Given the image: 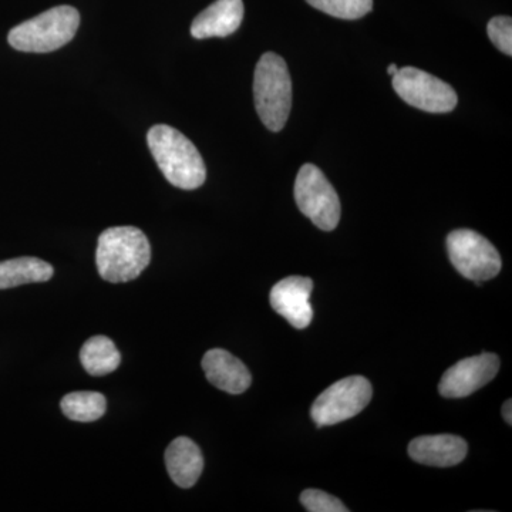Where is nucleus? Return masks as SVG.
<instances>
[{
    "instance_id": "obj_17",
    "label": "nucleus",
    "mask_w": 512,
    "mask_h": 512,
    "mask_svg": "<svg viewBox=\"0 0 512 512\" xmlns=\"http://www.w3.org/2000/svg\"><path fill=\"white\" fill-rule=\"evenodd\" d=\"M60 407L67 419L92 423L106 413L107 400L99 392H73L63 397Z\"/></svg>"
},
{
    "instance_id": "obj_13",
    "label": "nucleus",
    "mask_w": 512,
    "mask_h": 512,
    "mask_svg": "<svg viewBox=\"0 0 512 512\" xmlns=\"http://www.w3.org/2000/svg\"><path fill=\"white\" fill-rule=\"evenodd\" d=\"M242 20H244L242 0H217L194 19L191 35L195 39L227 37L237 32Z\"/></svg>"
},
{
    "instance_id": "obj_2",
    "label": "nucleus",
    "mask_w": 512,
    "mask_h": 512,
    "mask_svg": "<svg viewBox=\"0 0 512 512\" xmlns=\"http://www.w3.org/2000/svg\"><path fill=\"white\" fill-rule=\"evenodd\" d=\"M151 245L141 229L114 227L101 232L97 242V271L104 281H134L150 265Z\"/></svg>"
},
{
    "instance_id": "obj_20",
    "label": "nucleus",
    "mask_w": 512,
    "mask_h": 512,
    "mask_svg": "<svg viewBox=\"0 0 512 512\" xmlns=\"http://www.w3.org/2000/svg\"><path fill=\"white\" fill-rule=\"evenodd\" d=\"M488 37L504 55L512 56V19L510 16H497L487 26Z\"/></svg>"
},
{
    "instance_id": "obj_10",
    "label": "nucleus",
    "mask_w": 512,
    "mask_h": 512,
    "mask_svg": "<svg viewBox=\"0 0 512 512\" xmlns=\"http://www.w3.org/2000/svg\"><path fill=\"white\" fill-rule=\"evenodd\" d=\"M313 281L305 276H288L272 288L271 306L296 329L311 325Z\"/></svg>"
},
{
    "instance_id": "obj_6",
    "label": "nucleus",
    "mask_w": 512,
    "mask_h": 512,
    "mask_svg": "<svg viewBox=\"0 0 512 512\" xmlns=\"http://www.w3.org/2000/svg\"><path fill=\"white\" fill-rule=\"evenodd\" d=\"M447 251L454 268L477 284L495 278L503 266L494 245L471 229H456L448 234Z\"/></svg>"
},
{
    "instance_id": "obj_12",
    "label": "nucleus",
    "mask_w": 512,
    "mask_h": 512,
    "mask_svg": "<svg viewBox=\"0 0 512 512\" xmlns=\"http://www.w3.org/2000/svg\"><path fill=\"white\" fill-rule=\"evenodd\" d=\"M466 441L451 434L421 436L409 444V454L416 463L430 467H453L467 457Z\"/></svg>"
},
{
    "instance_id": "obj_16",
    "label": "nucleus",
    "mask_w": 512,
    "mask_h": 512,
    "mask_svg": "<svg viewBox=\"0 0 512 512\" xmlns=\"http://www.w3.org/2000/svg\"><path fill=\"white\" fill-rule=\"evenodd\" d=\"M80 362L89 375L106 376L119 369L121 355L113 340L107 336H93L80 350Z\"/></svg>"
},
{
    "instance_id": "obj_5",
    "label": "nucleus",
    "mask_w": 512,
    "mask_h": 512,
    "mask_svg": "<svg viewBox=\"0 0 512 512\" xmlns=\"http://www.w3.org/2000/svg\"><path fill=\"white\" fill-rule=\"evenodd\" d=\"M295 201L299 211L322 231H333L340 221L338 192L320 168L305 164L295 181Z\"/></svg>"
},
{
    "instance_id": "obj_21",
    "label": "nucleus",
    "mask_w": 512,
    "mask_h": 512,
    "mask_svg": "<svg viewBox=\"0 0 512 512\" xmlns=\"http://www.w3.org/2000/svg\"><path fill=\"white\" fill-rule=\"evenodd\" d=\"M512 402L511 400H507V402L504 403L503 406V417L504 420L507 421L508 424H512Z\"/></svg>"
},
{
    "instance_id": "obj_4",
    "label": "nucleus",
    "mask_w": 512,
    "mask_h": 512,
    "mask_svg": "<svg viewBox=\"0 0 512 512\" xmlns=\"http://www.w3.org/2000/svg\"><path fill=\"white\" fill-rule=\"evenodd\" d=\"M79 26V10L72 6H56L10 30L8 42L19 52H55L72 42Z\"/></svg>"
},
{
    "instance_id": "obj_1",
    "label": "nucleus",
    "mask_w": 512,
    "mask_h": 512,
    "mask_svg": "<svg viewBox=\"0 0 512 512\" xmlns=\"http://www.w3.org/2000/svg\"><path fill=\"white\" fill-rule=\"evenodd\" d=\"M147 143L168 183L188 191L205 183L207 168L200 151L177 128L157 124L148 131Z\"/></svg>"
},
{
    "instance_id": "obj_8",
    "label": "nucleus",
    "mask_w": 512,
    "mask_h": 512,
    "mask_svg": "<svg viewBox=\"0 0 512 512\" xmlns=\"http://www.w3.org/2000/svg\"><path fill=\"white\" fill-rule=\"evenodd\" d=\"M393 89L400 99L427 113H450L458 97L450 84L416 67H403L393 76Z\"/></svg>"
},
{
    "instance_id": "obj_11",
    "label": "nucleus",
    "mask_w": 512,
    "mask_h": 512,
    "mask_svg": "<svg viewBox=\"0 0 512 512\" xmlns=\"http://www.w3.org/2000/svg\"><path fill=\"white\" fill-rule=\"evenodd\" d=\"M202 369L212 386L229 394L245 393L252 383L248 367L224 349L208 350L202 359Z\"/></svg>"
},
{
    "instance_id": "obj_9",
    "label": "nucleus",
    "mask_w": 512,
    "mask_h": 512,
    "mask_svg": "<svg viewBox=\"0 0 512 512\" xmlns=\"http://www.w3.org/2000/svg\"><path fill=\"white\" fill-rule=\"evenodd\" d=\"M500 370V359L494 353H481L460 360L441 377L439 392L447 399H460L483 389Z\"/></svg>"
},
{
    "instance_id": "obj_22",
    "label": "nucleus",
    "mask_w": 512,
    "mask_h": 512,
    "mask_svg": "<svg viewBox=\"0 0 512 512\" xmlns=\"http://www.w3.org/2000/svg\"><path fill=\"white\" fill-rule=\"evenodd\" d=\"M397 70H399V67H397L396 64H390L389 69H387V73H389L390 76H394V74L397 73Z\"/></svg>"
},
{
    "instance_id": "obj_3",
    "label": "nucleus",
    "mask_w": 512,
    "mask_h": 512,
    "mask_svg": "<svg viewBox=\"0 0 512 512\" xmlns=\"http://www.w3.org/2000/svg\"><path fill=\"white\" fill-rule=\"evenodd\" d=\"M255 109L264 126L278 133L292 109V80L281 56L268 52L259 59L254 74Z\"/></svg>"
},
{
    "instance_id": "obj_7",
    "label": "nucleus",
    "mask_w": 512,
    "mask_h": 512,
    "mask_svg": "<svg viewBox=\"0 0 512 512\" xmlns=\"http://www.w3.org/2000/svg\"><path fill=\"white\" fill-rule=\"evenodd\" d=\"M372 384L363 376H350L328 387L312 404L316 426L325 427L357 416L370 403Z\"/></svg>"
},
{
    "instance_id": "obj_18",
    "label": "nucleus",
    "mask_w": 512,
    "mask_h": 512,
    "mask_svg": "<svg viewBox=\"0 0 512 512\" xmlns=\"http://www.w3.org/2000/svg\"><path fill=\"white\" fill-rule=\"evenodd\" d=\"M312 8L333 18L356 20L372 12L373 0H306Z\"/></svg>"
},
{
    "instance_id": "obj_14",
    "label": "nucleus",
    "mask_w": 512,
    "mask_h": 512,
    "mask_svg": "<svg viewBox=\"0 0 512 512\" xmlns=\"http://www.w3.org/2000/svg\"><path fill=\"white\" fill-rule=\"evenodd\" d=\"M165 467L178 487H194L204 470L200 447L188 437H178L165 450Z\"/></svg>"
},
{
    "instance_id": "obj_19",
    "label": "nucleus",
    "mask_w": 512,
    "mask_h": 512,
    "mask_svg": "<svg viewBox=\"0 0 512 512\" xmlns=\"http://www.w3.org/2000/svg\"><path fill=\"white\" fill-rule=\"evenodd\" d=\"M301 503L306 510L311 512H348L349 508L325 491L305 490L301 494Z\"/></svg>"
},
{
    "instance_id": "obj_15",
    "label": "nucleus",
    "mask_w": 512,
    "mask_h": 512,
    "mask_svg": "<svg viewBox=\"0 0 512 512\" xmlns=\"http://www.w3.org/2000/svg\"><path fill=\"white\" fill-rule=\"evenodd\" d=\"M53 275H55L53 266L35 256L8 259L0 262V291L47 282L53 278Z\"/></svg>"
}]
</instances>
